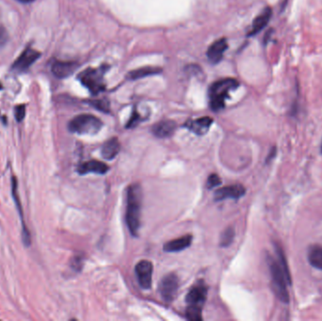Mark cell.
Here are the masks:
<instances>
[{
  "instance_id": "ac0fdd59",
  "label": "cell",
  "mask_w": 322,
  "mask_h": 321,
  "mask_svg": "<svg viewBox=\"0 0 322 321\" xmlns=\"http://www.w3.org/2000/svg\"><path fill=\"white\" fill-rule=\"evenodd\" d=\"M272 15H273V10L270 7H267L261 13H259L253 22L252 29L249 32V36L256 35L262 29H265L272 18Z\"/></svg>"
},
{
  "instance_id": "7a4b0ae2",
  "label": "cell",
  "mask_w": 322,
  "mask_h": 321,
  "mask_svg": "<svg viewBox=\"0 0 322 321\" xmlns=\"http://www.w3.org/2000/svg\"><path fill=\"white\" fill-rule=\"evenodd\" d=\"M239 83L234 78H224L214 82L209 89L210 107L214 111H219L225 107V100L229 92L238 87Z\"/></svg>"
},
{
  "instance_id": "44dd1931",
  "label": "cell",
  "mask_w": 322,
  "mask_h": 321,
  "mask_svg": "<svg viewBox=\"0 0 322 321\" xmlns=\"http://www.w3.org/2000/svg\"><path fill=\"white\" fill-rule=\"evenodd\" d=\"M308 261L314 268L322 271V247L313 246L308 253Z\"/></svg>"
},
{
  "instance_id": "3957f363",
  "label": "cell",
  "mask_w": 322,
  "mask_h": 321,
  "mask_svg": "<svg viewBox=\"0 0 322 321\" xmlns=\"http://www.w3.org/2000/svg\"><path fill=\"white\" fill-rule=\"evenodd\" d=\"M269 267L270 272L272 274L273 279V287L274 292L278 299L283 302H289V293L287 290V284H290L291 282L286 277L283 272V268L273 257H269Z\"/></svg>"
},
{
  "instance_id": "d4e9b609",
  "label": "cell",
  "mask_w": 322,
  "mask_h": 321,
  "mask_svg": "<svg viewBox=\"0 0 322 321\" xmlns=\"http://www.w3.org/2000/svg\"><path fill=\"white\" fill-rule=\"evenodd\" d=\"M222 184V180L220 178V176L216 174H212L209 175L207 178V183L206 185L208 188H213L217 185H220Z\"/></svg>"
},
{
  "instance_id": "30bf717a",
  "label": "cell",
  "mask_w": 322,
  "mask_h": 321,
  "mask_svg": "<svg viewBox=\"0 0 322 321\" xmlns=\"http://www.w3.org/2000/svg\"><path fill=\"white\" fill-rule=\"evenodd\" d=\"M246 192L244 186L239 184L227 185L216 190L214 195L215 201H224L225 199L237 200L241 198Z\"/></svg>"
},
{
  "instance_id": "f1b7e54d",
  "label": "cell",
  "mask_w": 322,
  "mask_h": 321,
  "mask_svg": "<svg viewBox=\"0 0 322 321\" xmlns=\"http://www.w3.org/2000/svg\"><path fill=\"white\" fill-rule=\"evenodd\" d=\"M17 1H19L21 3H25V4H27V3H32L34 0H17Z\"/></svg>"
},
{
  "instance_id": "52a82bcc",
  "label": "cell",
  "mask_w": 322,
  "mask_h": 321,
  "mask_svg": "<svg viewBox=\"0 0 322 321\" xmlns=\"http://www.w3.org/2000/svg\"><path fill=\"white\" fill-rule=\"evenodd\" d=\"M135 273L139 285L143 289H149L152 285L153 264L148 260H141L136 265Z\"/></svg>"
},
{
  "instance_id": "83f0119b",
  "label": "cell",
  "mask_w": 322,
  "mask_h": 321,
  "mask_svg": "<svg viewBox=\"0 0 322 321\" xmlns=\"http://www.w3.org/2000/svg\"><path fill=\"white\" fill-rule=\"evenodd\" d=\"M138 122H139V115L138 114L137 112L134 111L133 114H132V116L130 118V120H129V122L127 123V128L136 127L138 124Z\"/></svg>"
},
{
  "instance_id": "5b68a950",
  "label": "cell",
  "mask_w": 322,
  "mask_h": 321,
  "mask_svg": "<svg viewBox=\"0 0 322 321\" xmlns=\"http://www.w3.org/2000/svg\"><path fill=\"white\" fill-rule=\"evenodd\" d=\"M105 70L102 68H89L79 74L78 79L84 87L87 88L92 94L97 95L105 90L104 82Z\"/></svg>"
},
{
  "instance_id": "cb8c5ba5",
  "label": "cell",
  "mask_w": 322,
  "mask_h": 321,
  "mask_svg": "<svg viewBox=\"0 0 322 321\" xmlns=\"http://www.w3.org/2000/svg\"><path fill=\"white\" fill-rule=\"evenodd\" d=\"M90 104L101 111H104V112L109 111V104L106 100H94V101L90 102Z\"/></svg>"
},
{
  "instance_id": "6da1fadb",
  "label": "cell",
  "mask_w": 322,
  "mask_h": 321,
  "mask_svg": "<svg viewBox=\"0 0 322 321\" xmlns=\"http://www.w3.org/2000/svg\"><path fill=\"white\" fill-rule=\"evenodd\" d=\"M142 191L139 185H131L127 189V221L128 229L133 236H138L140 227V211Z\"/></svg>"
},
{
  "instance_id": "7c38bea8",
  "label": "cell",
  "mask_w": 322,
  "mask_h": 321,
  "mask_svg": "<svg viewBox=\"0 0 322 321\" xmlns=\"http://www.w3.org/2000/svg\"><path fill=\"white\" fill-rule=\"evenodd\" d=\"M227 48L228 45L225 38L217 40L207 49L206 56L212 63H218L224 58V54Z\"/></svg>"
},
{
  "instance_id": "5bb4252c",
  "label": "cell",
  "mask_w": 322,
  "mask_h": 321,
  "mask_svg": "<svg viewBox=\"0 0 322 321\" xmlns=\"http://www.w3.org/2000/svg\"><path fill=\"white\" fill-rule=\"evenodd\" d=\"M11 191H12V196H13V200L14 203L16 204L17 210L19 212L21 220H22V224H23V241L24 243L26 244L27 246L30 245V235L27 226L24 222V214H23V209H22V205L20 203L19 195H18V189H17V179L15 176H12L11 178Z\"/></svg>"
},
{
  "instance_id": "8992f818",
  "label": "cell",
  "mask_w": 322,
  "mask_h": 321,
  "mask_svg": "<svg viewBox=\"0 0 322 321\" xmlns=\"http://www.w3.org/2000/svg\"><path fill=\"white\" fill-rule=\"evenodd\" d=\"M179 288V279L175 273H169L165 275L159 282L158 290L166 302H173L176 297Z\"/></svg>"
},
{
  "instance_id": "7402d4cb",
  "label": "cell",
  "mask_w": 322,
  "mask_h": 321,
  "mask_svg": "<svg viewBox=\"0 0 322 321\" xmlns=\"http://www.w3.org/2000/svg\"><path fill=\"white\" fill-rule=\"evenodd\" d=\"M202 308L199 306H191L188 305L185 310V317L188 321H201L203 320L202 318Z\"/></svg>"
},
{
  "instance_id": "9c48e42d",
  "label": "cell",
  "mask_w": 322,
  "mask_h": 321,
  "mask_svg": "<svg viewBox=\"0 0 322 321\" xmlns=\"http://www.w3.org/2000/svg\"><path fill=\"white\" fill-rule=\"evenodd\" d=\"M207 296V287L203 282L196 283L186 294L185 302L187 305L203 307Z\"/></svg>"
},
{
  "instance_id": "e0dca14e",
  "label": "cell",
  "mask_w": 322,
  "mask_h": 321,
  "mask_svg": "<svg viewBox=\"0 0 322 321\" xmlns=\"http://www.w3.org/2000/svg\"><path fill=\"white\" fill-rule=\"evenodd\" d=\"M176 129V124L174 121L165 120L156 123L154 127H152V132L155 136L159 138H166L172 136Z\"/></svg>"
},
{
  "instance_id": "ffe728a7",
  "label": "cell",
  "mask_w": 322,
  "mask_h": 321,
  "mask_svg": "<svg viewBox=\"0 0 322 321\" xmlns=\"http://www.w3.org/2000/svg\"><path fill=\"white\" fill-rule=\"evenodd\" d=\"M162 70L157 67H143V68L136 69L134 71H131L128 75L127 78L132 80L135 79H139V78H145V77H149V76H153V75H156L159 74Z\"/></svg>"
},
{
  "instance_id": "4316f807",
  "label": "cell",
  "mask_w": 322,
  "mask_h": 321,
  "mask_svg": "<svg viewBox=\"0 0 322 321\" xmlns=\"http://www.w3.org/2000/svg\"><path fill=\"white\" fill-rule=\"evenodd\" d=\"M15 118L17 122H21L24 120L25 115H26V107L25 105H19L15 107Z\"/></svg>"
},
{
  "instance_id": "d6986e66",
  "label": "cell",
  "mask_w": 322,
  "mask_h": 321,
  "mask_svg": "<svg viewBox=\"0 0 322 321\" xmlns=\"http://www.w3.org/2000/svg\"><path fill=\"white\" fill-rule=\"evenodd\" d=\"M120 149H121V145H120V142H119L117 138H111L107 139V141L102 146L101 154L105 159L111 160L117 156L119 152H120Z\"/></svg>"
},
{
  "instance_id": "4fadbf2b",
  "label": "cell",
  "mask_w": 322,
  "mask_h": 321,
  "mask_svg": "<svg viewBox=\"0 0 322 321\" xmlns=\"http://www.w3.org/2000/svg\"><path fill=\"white\" fill-rule=\"evenodd\" d=\"M108 171V166L98 160H90L83 162L78 166V172L79 175H84L88 174L105 175Z\"/></svg>"
},
{
  "instance_id": "8fae6325",
  "label": "cell",
  "mask_w": 322,
  "mask_h": 321,
  "mask_svg": "<svg viewBox=\"0 0 322 321\" xmlns=\"http://www.w3.org/2000/svg\"><path fill=\"white\" fill-rule=\"evenodd\" d=\"M78 64L76 61L56 60L51 66L53 75L58 78H66L75 73Z\"/></svg>"
},
{
  "instance_id": "ba28073f",
  "label": "cell",
  "mask_w": 322,
  "mask_h": 321,
  "mask_svg": "<svg viewBox=\"0 0 322 321\" xmlns=\"http://www.w3.org/2000/svg\"><path fill=\"white\" fill-rule=\"evenodd\" d=\"M41 54L37 50L31 48V47H27L25 49L17 59L14 61L12 69L14 71L18 72H24L26 70L30 68V66L40 58Z\"/></svg>"
},
{
  "instance_id": "2e32d148",
  "label": "cell",
  "mask_w": 322,
  "mask_h": 321,
  "mask_svg": "<svg viewBox=\"0 0 322 321\" xmlns=\"http://www.w3.org/2000/svg\"><path fill=\"white\" fill-rule=\"evenodd\" d=\"M191 243H192V235L185 234L179 238H176L165 243L163 250L167 253H178L188 248Z\"/></svg>"
},
{
  "instance_id": "484cf974",
  "label": "cell",
  "mask_w": 322,
  "mask_h": 321,
  "mask_svg": "<svg viewBox=\"0 0 322 321\" xmlns=\"http://www.w3.org/2000/svg\"><path fill=\"white\" fill-rule=\"evenodd\" d=\"M7 41H8V33L0 20V48L5 46Z\"/></svg>"
},
{
  "instance_id": "277c9868",
  "label": "cell",
  "mask_w": 322,
  "mask_h": 321,
  "mask_svg": "<svg viewBox=\"0 0 322 321\" xmlns=\"http://www.w3.org/2000/svg\"><path fill=\"white\" fill-rule=\"evenodd\" d=\"M103 127V123L97 117L92 114H80L69 123V130L79 135H94Z\"/></svg>"
},
{
  "instance_id": "603a6c76",
  "label": "cell",
  "mask_w": 322,
  "mask_h": 321,
  "mask_svg": "<svg viewBox=\"0 0 322 321\" xmlns=\"http://www.w3.org/2000/svg\"><path fill=\"white\" fill-rule=\"evenodd\" d=\"M234 237V230L233 227L226 228L224 233L221 235V242L220 245L222 247H228L230 244L233 242Z\"/></svg>"
},
{
  "instance_id": "9a60e30c",
  "label": "cell",
  "mask_w": 322,
  "mask_h": 321,
  "mask_svg": "<svg viewBox=\"0 0 322 321\" xmlns=\"http://www.w3.org/2000/svg\"><path fill=\"white\" fill-rule=\"evenodd\" d=\"M213 124V119L210 117H202L196 120H190L185 127L196 135H205Z\"/></svg>"
}]
</instances>
